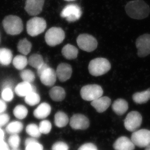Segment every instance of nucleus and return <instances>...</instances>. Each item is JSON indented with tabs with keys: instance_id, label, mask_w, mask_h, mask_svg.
Masks as SVG:
<instances>
[{
	"instance_id": "473e14b6",
	"label": "nucleus",
	"mask_w": 150,
	"mask_h": 150,
	"mask_svg": "<svg viewBox=\"0 0 150 150\" xmlns=\"http://www.w3.org/2000/svg\"><path fill=\"white\" fill-rule=\"evenodd\" d=\"M6 142L11 149H18L21 144V139L19 134H11Z\"/></svg>"
},
{
	"instance_id": "412c9836",
	"label": "nucleus",
	"mask_w": 150,
	"mask_h": 150,
	"mask_svg": "<svg viewBox=\"0 0 150 150\" xmlns=\"http://www.w3.org/2000/svg\"><path fill=\"white\" fill-rule=\"evenodd\" d=\"M23 129V124L21 121H13L8 123L6 127V132L10 134H19Z\"/></svg>"
},
{
	"instance_id": "39448f33",
	"label": "nucleus",
	"mask_w": 150,
	"mask_h": 150,
	"mask_svg": "<svg viewBox=\"0 0 150 150\" xmlns=\"http://www.w3.org/2000/svg\"><path fill=\"white\" fill-rule=\"evenodd\" d=\"M46 28V21L42 18H32L26 24L28 33L32 37L36 36L42 33Z\"/></svg>"
},
{
	"instance_id": "b1692460",
	"label": "nucleus",
	"mask_w": 150,
	"mask_h": 150,
	"mask_svg": "<svg viewBox=\"0 0 150 150\" xmlns=\"http://www.w3.org/2000/svg\"><path fill=\"white\" fill-rule=\"evenodd\" d=\"M13 55L10 49L2 48H0V64L4 66L10 64L12 60Z\"/></svg>"
},
{
	"instance_id": "4c0bfd02",
	"label": "nucleus",
	"mask_w": 150,
	"mask_h": 150,
	"mask_svg": "<svg viewBox=\"0 0 150 150\" xmlns=\"http://www.w3.org/2000/svg\"><path fill=\"white\" fill-rule=\"evenodd\" d=\"M52 150H68V146L63 142H57L52 146Z\"/></svg>"
},
{
	"instance_id": "dca6fc26",
	"label": "nucleus",
	"mask_w": 150,
	"mask_h": 150,
	"mask_svg": "<svg viewBox=\"0 0 150 150\" xmlns=\"http://www.w3.org/2000/svg\"><path fill=\"white\" fill-rule=\"evenodd\" d=\"M15 92L19 97H26L32 92H36V88L30 83L23 81L17 85Z\"/></svg>"
},
{
	"instance_id": "ea45409f",
	"label": "nucleus",
	"mask_w": 150,
	"mask_h": 150,
	"mask_svg": "<svg viewBox=\"0 0 150 150\" xmlns=\"http://www.w3.org/2000/svg\"><path fill=\"white\" fill-rule=\"evenodd\" d=\"M78 150H98L95 145L91 143H87L82 145Z\"/></svg>"
},
{
	"instance_id": "aec40b11",
	"label": "nucleus",
	"mask_w": 150,
	"mask_h": 150,
	"mask_svg": "<svg viewBox=\"0 0 150 150\" xmlns=\"http://www.w3.org/2000/svg\"><path fill=\"white\" fill-rule=\"evenodd\" d=\"M112 109L117 115H122L128 109V103L125 100L119 98L114 101L112 105Z\"/></svg>"
},
{
	"instance_id": "0eeeda50",
	"label": "nucleus",
	"mask_w": 150,
	"mask_h": 150,
	"mask_svg": "<svg viewBox=\"0 0 150 150\" xmlns=\"http://www.w3.org/2000/svg\"><path fill=\"white\" fill-rule=\"evenodd\" d=\"M76 42L79 47L86 52H92L98 46V42L96 38L87 34L79 35L77 38Z\"/></svg>"
},
{
	"instance_id": "2f4dec72",
	"label": "nucleus",
	"mask_w": 150,
	"mask_h": 150,
	"mask_svg": "<svg viewBox=\"0 0 150 150\" xmlns=\"http://www.w3.org/2000/svg\"><path fill=\"white\" fill-rule=\"evenodd\" d=\"M13 114L18 119L23 120L28 115V109L23 105H18L14 109Z\"/></svg>"
},
{
	"instance_id": "c03bdc74",
	"label": "nucleus",
	"mask_w": 150,
	"mask_h": 150,
	"mask_svg": "<svg viewBox=\"0 0 150 150\" xmlns=\"http://www.w3.org/2000/svg\"><path fill=\"white\" fill-rule=\"evenodd\" d=\"M4 137H5V132L1 129V128H0V142L4 140Z\"/></svg>"
},
{
	"instance_id": "bb28decb",
	"label": "nucleus",
	"mask_w": 150,
	"mask_h": 150,
	"mask_svg": "<svg viewBox=\"0 0 150 150\" xmlns=\"http://www.w3.org/2000/svg\"><path fill=\"white\" fill-rule=\"evenodd\" d=\"M18 50L23 55H27L30 53L32 48V45L27 39L21 40L18 43Z\"/></svg>"
},
{
	"instance_id": "79ce46f5",
	"label": "nucleus",
	"mask_w": 150,
	"mask_h": 150,
	"mask_svg": "<svg viewBox=\"0 0 150 150\" xmlns=\"http://www.w3.org/2000/svg\"><path fill=\"white\" fill-rule=\"evenodd\" d=\"M7 142L5 140L0 142V150H11Z\"/></svg>"
},
{
	"instance_id": "a19ab883",
	"label": "nucleus",
	"mask_w": 150,
	"mask_h": 150,
	"mask_svg": "<svg viewBox=\"0 0 150 150\" xmlns=\"http://www.w3.org/2000/svg\"><path fill=\"white\" fill-rule=\"evenodd\" d=\"M49 67L48 65L47 64L43 63L42 64L40 65V67H39V68L37 69V74L39 76H40V75L45 70L47 69L48 68H49Z\"/></svg>"
},
{
	"instance_id": "6e6552de",
	"label": "nucleus",
	"mask_w": 150,
	"mask_h": 150,
	"mask_svg": "<svg viewBox=\"0 0 150 150\" xmlns=\"http://www.w3.org/2000/svg\"><path fill=\"white\" fill-rule=\"evenodd\" d=\"M131 140L135 146L140 148H146L150 145V131L141 129L134 132L131 136Z\"/></svg>"
},
{
	"instance_id": "f3484780",
	"label": "nucleus",
	"mask_w": 150,
	"mask_h": 150,
	"mask_svg": "<svg viewBox=\"0 0 150 150\" xmlns=\"http://www.w3.org/2000/svg\"><path fill=\"white\" fill-rule=\"evenodd\" d=\"M113 147L115 150H134L135 145L131 139L126 137H121L115 141Z\"/></svg>"
},
{
	"instance_id": "4468645a",
	"label": "nucleus",
	"mask_w": 150,
	"mask_h": 150,
	"mask_svg": "<svg viewBox=\"0 0 150 150\" xmlns=\"http://www.w3.org/2000/svg\"><path fill=\"white\" fill-rule=\"evenodd\" d=\"M56 72L59 81L64 82L71 78L72 69L69 64L62 63L58 65Z\"/></svg>"
},
{
	"instance_id": "2eb2a0df",
	"label": "nucleus",
	"mask_w": 150,
	"mask_h": 150,
	"mask_svg": "<svg viewBox=\"0 0 150 150\" xmlns=\"http://www.w3.org/2000/svg\"><path fill=\"white\" fill-rule=\"evenodd\" d=\"M41 82L45 86H52L56 81L57 74L56 71L49 67L45 70L39 76Z\"/></svg>"
},
{
	"instance_id": "c9c22d12",
	"label": "nucleus",
	"mask_w": 150,
	"mask_h": 150,
	"mask_svg": "<svg viewBox=\"0 0 150 150\" xmlns=\"http://www.w3.org/2000/svg\"><path fill=\"white\" fill-rule=\"evenodd\" d=\"M1 98L5 101L9 102L13 99L14 95L11 87H3L1 91Z\"/></svg>"
},
{
	"instance_id": "e433bc0d",
	"label": "nucleus",
	"mask_w": 150,
	"mask_h": 150,
	"mask_svg": "<svg viewBox=\"0 0 150 150\" xmlns=\"http://www.w3.org/2000/svg\"><path fill=\"white\" fill-rule=\"evenodd\" d=\"M39 127L41 134H47L50 132L52 125L50 121L44 120L40 123Z\"/></svg>"
},
{
	"instance_id": "f704fd0d",
	"label": "nucleus",
	"mask_w": 150,
	"mask_h": 150,
	"mask_svg": "<svg viewBox=\"0 0 150 150\" xmlns=\"http://www.w3.org/2000/svg\"><path fill=\"white\" fill-rule=\"evenodd\" d=\"M21 77L23 81L32 83L35 79V74L29 69L23 70L20 73Z\"/></svg>"
},
{
	"instance_id": "c85d7f7f",
	"label": "nucleus",
	"mask_w": 150,
	"mask_h": 150,
	"mask_svg": "<svg viewBox=\"0 0 150 150\" xmlns=\"http://www.w3.org/2000/svg\"><path fill=\"white\" fill-rule=\"evenodd\" d=\"M25 150H43L42 144L39 143L36 139L29 137L25 140Z\"/></svg>"
},
{
	"instance_id": "9b49d317",
	"label": "nucleus",
	"mask_w": 150,
	"mask_h": 150,
	"mask_svg": "<svg viewBox=\"0 0 150 150\" xmlns=\"http://www.w3.org/2000/svg\"><path fill=\"white\" fill-rule=\"evenodd\" d=\"M82 11L79 6L76 4H69L63 9L61 16L68 22L72 23L79 20Z\"/></svg>"
},
{
	"instance_id": "423d86ee",
	"label": "nucleus",
	"mask_w": 150,
	"mask_h": 150,
	"mask_svg": "<svg viewBox=\"0 0 150 150\" xmlns=\"http://www.w3.org/2000/svg\"><path fill=\"white\" fill-rule=\"evenodd\" d=\"M65 38V33L61 28H51L45 35L46 43L50 46H56L62 43Z\"/></svg>"
},
{
	"instance_id": "a878e982",
	"label": "nucleus",
	"mask_w": 150,
	"mask_h": 150,
	"mask_svg": "<svg viewBox=\"0 0 150 150\" xmlns=\"http://www.w3.org/2000/svg\"><path fill=\"white\" fill-rule=\"evenodd\" d=\"M54 122L56 126L59 128L65 127L68 122V117L65 112L59 111L55 114Z\"/></svg>"
},
{
	"instance_id": "ddd939ff",
	"label": "nucleus",
	"mask_w": 150,
	"mask_h": 150,
	"mask_svg": "<svg viewBox=\"0 0 150 150\" xmlns=\"http://www.w3.org/2000/svg\"><path fill=\"white\" fill-rule=\"evenodd\" d=\"M45 0H26L25 9L31 16H36L42 11Z\"/></svg>"
},
{
	"instance_id": "cd10ccee",
	"label": "nucleus",
	"mask_w": 150,
	"mask_h": 150,
	"mask_svg": "<svg viewBox=\"0 0 150 150\" xmlns=\"http://www.w3.org/2000/svg\"><path fill=\"white\" fill-rule=\"evenodd\" d=\"M28 64V59L25 55H17L13 59L14 67L20 70L24 69Z\"/></svg>"
},
{
	"instance_id": "a211bd4d",
	"label": "nucleus",
	"mask_w": 150,
	"mask_h": 150,
	"mask_svg": "<svg viewBox=\"0 0 150 150\" xmlns=\"http://www.w3.org/2000/svg\"><path fill=\"white\" fill-rule=\"evenodd\" d=\"M111 103L110 98L108 97H101L92 101L91 105L98 112L105 111L110 106Z\"/></svg>"
},
{
	"instance_id": "6ab92c4d",
	"label": "nucleus",
	"mask_w": 150,
	"mask_h": 150,
	"mask_svg": "<svg viewBox=\"0 0 150 150\" xmlns=\"http://www.w3.org/2000/svg\"><path fill=\"white\" fill-rule=\"evenodd\" d=\"M51 106L47 103H42L37 108L33 114L34 117L38 119H43L46 118L51 112Z\"/></svg>"
},
{
	"instance_id": "f03ea898",
	"label": "nucleus",
	"mask_w": 150,
	"mask_h": 150,
	"mask_svg": "<svg viewBox=\"0 0 150 150\" xmlns=\"http://www.w3.org/2000/svg\"><path fill=\"white\" fill-rule=\"evenodd\" d=\"M3 26L6 33L11 35H18L23 29L22 20L14 15L6 16L3 21Z\"/></svg>"
},
{
	"instance_id": "f8f14e48",
	"label": "nucleus",
	"mask_w": 150,
	"mask_h": 150,
	"mask_svg": "<svg viewBox=\"0 0 150 150\" xmlns=\"http://www.w3.org/2000/svg\"><path fill=\"white\" fill-rule=\"evenodd\" d=\"M70 125L75 130H85L89 126V120L85 115L75 114L70 119Z\"/></svg>"
},
{
	"instance_id": "7ed1b4c3",
	"label": "nucleus",
	"mask_w": 150,
	"mask_h": 150,
	"mask_svg": "<svg viewBox=\"0 0 150 150\" xmlns=\"http://www.w3.org/2000/svg\"><path fill=\"white\" fill-rule=\"evenodd\" d=\"M111 64L105 58H98L93 59L90 62L88 69L93 76H100L108 72L111 69Z\"/></svg>"
},
{
	"instance_id": "5701e85b",
	"label": "nucleus",
	"mask_w": 150,
	"mask_h": 150,
	"mask_svg": "<svg viewBox=\"0 0 150 150\" xmlns=\"http://www.w3.org/2000/svg\"><path fill=\"white\" fill-rule=\"evenodd\" d=\"M133 100L137 104H144L150 100V88L142 92H137L133 95Z\"/></svg>"
},
{
	"instance_id": "f257e3e1",
	"label": "nucleus",
	"mask_w": 150,
	"mask_h": 150,
	"mask_svg": "<svg viewBox=\"0 0 150 150\" xmlns=\"http://www.w3.org/2000/svg\"><path fill=\"white\" fill-rule=\"evenodd\" d=\"M125 11L132 19L142 20L149 16L150 9L149 5L143 0H133L126 5Z\"/></svg>"
},
{
	"instance_id": "4be33fe9",
	"label": "nucleus",
	"mask_w": 150,
	"mask_h": 150,
	"mask_svg": "<svg viewBox=\"0 0 150 150\" xmlns=\"http://www.w3.org/2000/svg\"><path fill=\"white\" fill-rule=\"evenodd\" d=\"M49 96L54 101H62L65 98L66 93L64 88L60 86H55L49 91Z\"/></svg>"
},
{
	"instance_id": "9d476101",
	"label": "nucleus",
	"mask_w": 150,
	"mask_h": 150,
	"mask_svg": "<svg viewBox=\"0 0 150 150\" xmlns=\"http://www.w3.org/2000/svg\"><path fill=\"white\" fill-rule=\"evenodd\" d=\"M137 55L140 58L147 56L150 54V34H145L139 37L136 40Z\"/></svg>"
},
{
	"instance_id": "49530a36",
	"label": "nucleus",
	"mask_w": 150,
	"mask_h": 150,
	"mask_svg": "<svg viewBox=\"0 0 150 150\" xmlns=\"http://www.w3.org/2000/svg\"><path fill=\"white\" fill-rule=\"evenodd\" d=\"M11 150H19L18 149H11Z\"/></svg>"
},
{
	"instance_id": "37998d69",
	"label": "nucleus",
	"mask_w": 150,
	"mask_h": 150,
	"mask_svg": "<svg viewBox=\"0 0 150 150\" xmlns=\"http://www.w3.org/2000/svg\"><path fill=\"white\" fill-rule=\"evenodd\" d=\"M6 105L4 100L0 99V114L4 112L6 109Z\"/></svg>"
},
{
	"instance_id": "20e7f679",
	"label": "nucleus",
	"mask_w": 150,
	"mask_h": 150,
	"mask_svg": "<svg viewBox=\"0 0 150 150\" xmlns=\"http://www.w3.org/2000/svg\"><path fill=\"white\" fill-rule=\"evenodd\" d=\"M80 93L83 100L92 101L102 97L103 91L100 85L89 84L82 87Z\"/></svg>"
},
{
	"instance_id": "72a5a7b5",
	"label": "nucleus",
	"mask_w": 150,
	"mask_h": 150,
	"mask_svg": "<svg viewBox=\"0 0 150 150\" xmlns=\"http://www.w3.org/2000/svg\"><path fill=\"white\" fill-rule=\"evenodd\" d=\"M25 103L30 106L36 105L38 104L40 100V97L39 94L35 92H32L25 97Z\"/></svg>"
},
{
	"instance_id": "7c9ffc66",
	"label": "nucleus",
	"mask_w": 150,
	"mask_h": 150,
	"mask_svg": "<svg viewBox=\"0 0 150 150\" xmlns=\"http://www.w3.org/2000/svg\"><path fill=\"white\" fill-rule=\"evenodd\" d=\"M26 132L31 137L36 139L41 135L39 127L37 125L34 123H31L28 125L26 127Z\"/></svg>"
},
{
	"instance_id": "de8ad7c7",
	"label": "nucleus",
	"mask_w": 150,
	"mask_h": 150,
	"mask_svg": "<svg viewBox=\"0 0 150 150\" xmlns=\"http://www.w3.org/2000/svg\"><path fill=\"white\" fill-rule=\"evenodd\" d=\"M66 1H74V0H66Z\"/></svg>"
},
{
	"instance_id": "a18cd8bd",
	"label": "nucleus",
	"mask_w": 150,
	"mask_h": 150,
	"mask_svg": "<svg viewBox=\"0 0 150 150\" xmlns=\"http://www.w3.org/2000/svg\"><path fill=\"white\" fill-rule=\"evenodd\" d=\"M145 150H150V145L149 146H147V147H146V149Z\"/></svg>"
},
{
	"instance_id": "c756f323",
	"label": "nucleus",
	"mask_w": 150,
	"mask_h": 150,
	"mask_svg": "<svg viewBox=\"0 0 150 150\" xmlns=\"http://www.w3.org/2000/svg\"><path fill=\"white\" fill-rule=\"evenodd\" d=\"M28 63L34 68L38 69L44 63V61L41 55L38 54H34L30 56L28 59Z\"/></svg>"
},
{
	"instance_id": "58836bf2",
	"label": "nucleus",
	"mask_w": 150,
	"mask_h": 150,
	"mask_svg": "<svg viewBox=\"0 0 150 150\" xmlns=\"http://www.w3.org/2000/svg\"><path fill=\"white\" fill-rule=\"evenodd\" d=\"M10 117L7 114L2 113L0 114V128L4 127L8 123Z\"/></svg>"
},
{
	"instance_id": "1a4fd4ad",
	"label": "nucleus",
	"mask_w": 150,
	"mask_h": 150,
	"mask_svg": "<svg viewBox=\"0 0 150 150\" xmlns=\"http://www.w3.org/2000/svg\"><path fill=\"white\" fill-rule=\"evenodd\" d=\"M142 117L141 114L137 111L129 112L124 120V126L128 131L134 132L142 125Z\"/></svg>"
},
{
	"instance_id": "393cba45",
	"label": "nucleus",
	"mask_w": 150,
	"mask_h": 150,
	"mask_svg": "<svg viewBox=\"0 0 150 150\" xmlns=\"http://www.w3.org/2000/svg\"><path fill=\"white\" fill-rule=\"evenodd\" d=\"M62 52V55L67 59H75L78 56V49L75 46L70 44H67L64 46Z\"/></svg>"
}]
</instances>
